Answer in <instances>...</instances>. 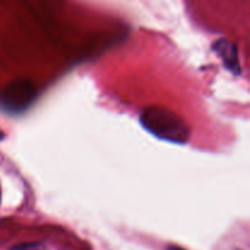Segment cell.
I'll use <instances>...</instances> for the list:
<instances>
[{
	"mask_svg": "<svg viewBox=\"0 0 250 250\" xmlns=\"http://www.w3.org/2000/svg\"><path fill=\"white\" fill-rule=\"evenodd\" d=\"M141 124L149 133L163 141L185 144L189 141L190 131L180 115L163 106H148L142 111Z\"/></svg>",
	"mask_w": 250,
	"mask_h": 250,
	"instance_id": "6da1fadb",
	"label": "cell"
},
{
	"mask_svg": "<svg viewBox=\"0 0 250 250\" xmlns=\"http://www.w3.org/2000/svg\"><path fill=\"white\" fill-rule=\"evenodd\" d=\"M37 97L33 83L28 80H16L0 92V109L11 115L26 111Z\"/></svg>",
	"mask_w": 250,
	"mask_h": 250,
	"instance_id": "7a4b0ae2",
	"label": "cell"
},
{
	"mask_svg": "<svg viewBox=\"0 0 250 250\" xmlns=\"http://www.w3.org/2000/svg\"><path fill=\"white\" fill-rule=\"evenodd\" d=\"M215 53L219 55L224 62L225 67L229 71L233 72L234 75H239L241 73V65H239L238 59V50H237L236 45L232 44L231 42L227 39H219L215 42L212 45Z\"/></svg>",
	"mask_w": 250,
	"mask_h": 250,
	"instance_id": "3957f363",
	"label": "cell"
},
{
	"mask_svg": "<svg viewBox=\"0 0 250 250\" xmlns=\"http://www.w3.org/2000/svg\"><path fill=\"white\" fill-rule=\"evenodd\" d=\"M11 250H46L43 243H26L14 247Z\"/></svg>",
	"mask_w": 250,
	"mask_h": 250,
	"instance_id": "277c9868",
	"label": "cell"
},
{
	"mask_svg": "<svg viewBox=\"0 0 250 250\" xmlns=\"http://www.w3.org/2000/svg\"><path fill=\"white\" fill-rule=\"evenodd\" d=\"M167 250H185V249L180 248V247H176V246H168Z\"/></svg>",
	"mask_w": 250,
	"mask_h": 250,
	"instance_id": "5b68a950",
	"label": "cell"
},
{
	"mask_svg": "<svg viewBox=\"0 0 250 250\" xmlns=\"http://www.w3.org/2000/svg\"><path fill=\"white\" fill-rule=\"evenodd\" d=\"M4 138H5V134H4V132H2V131H0V142H1L2 139H4Z\"/></svg>",
	"mask_w": 250,
	"mask_h": 250,
	"instance_id": "8992f818",
	"label": "cell"
},
{
	"mask_svg": "<svg viewBox=\"0 0 250 250\" xmlns=\"http://www.w3.org/2000/svg\"><path fill=\"white\" fill-rule=\"evenodd\" d=\"M0 198H1V192H0Z\"/></svg>",
	"mask_w": 250,
	"mask_h": 250,
	"instance_id": "52a82bcc",
	"label": "cell"
}]
</instances>
